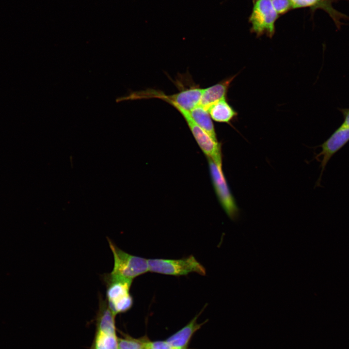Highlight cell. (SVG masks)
<instances>
[{
  "mask_svg": "<svg viewBox=\"0 0 349 349\" xmlns=\"http://www.w3.org/2000/svg\"><path fill=\"white\" fill-rule=\"evenodd\" d=\"M255 0V1H257V0Z\"/></svg>",
  "mask_w": 349,
  "mask_h": 349,
  "instance_id": "obj_22",
  "label": "cell"
},
{
  "mask_svg": "<svg viewBox=\"0 0 349 349\" xmlns=\"http://www.w3.org/2000/svg\"><path fill=\"white\" fill-rule=\"evenodd\" d=\"M149 271L173 276L186 275L195 272L205 275V267L193 255L180 259H147Z\"/></svg>",
  "mask_w": 349,
  "mask_h": 349,
  "instance_id": "obj_3",
  "label": "cell"
},
{
  "mask_svg": "<svg viewBox=\"0 0 349 349\" xmlns=\"http://www.w3.org/2000/svg\"><path fill=\"white\" fill-rule=\"evenodd\" d=\"M145 349H157L152 345L151 341H149L146 345Z\"/></svg>",
  "mask_w": 349,
  "mask_h": 349,
  "instance_id": "obj_19",
  "label": "cell"
},
{
  "mask_svg": "<svg viewBox=\"0 0 349 349\" xmlns=\"http://www.w3.org/2000/svg\"><path fill=\"white\" fill-rule=\"evenodd\" d=\"M106 287V300L108 304L116 316L129 310L133 304L130 293L132 280L112 275L110 273L101 276Z\"/></svg>",
  "mask_w": 349,
  "mask_h": 349,
  "instance_id": "obj_1",
  "label": "cell"
},
{
  "mask_svg": "<svg viewBox=\"0 0 349 349\" xmlns=\"http://www.w3.org/2000/svg\"><path fill=\"white\" fill-rule=\"evenodd\" d=\"M271 1L278 15L283 14L292 8L290 0H271Z\"/></svg>",
  "mask_w": 349,
  "mask_h": 349,
  "instance_id": "obj_16",
  "label": "cell"
},
{
  "mask_svg": "<svg viewBox=\"0 0 349 349\" xmlns=\"http://www.w3.org/2000/svg\"><path fill=\"white\" fill-rule=\"evenodd\" d=\"M91 349H118L116 334L96 331Z\"/></svg>",
  "mask_w": 349,
  "mask_h": 349,
  "instance_id": "obj_14",
  "label": "cell"
},
{
  "mask_svg": "<svg viewBox=\"0 0 349 349\" xmlns=\"http://www.w3.org/2000/svg\"><path fill=\"white\" fill-rule=\"evenodd\" d=\"M174 107L181 113L185 120L197 143L207 158L212 159L219 167L222 168L221 143L214 140L194 121L190 114V111L178 106Z\"/></svg>",
  "mask_w": 349,
  "mask_h": 349,
  "instance_id": "obj_5",
  "label": "cell"
},
{
  "mask_svg": "<svg viewBox=\"0 0 349 349\" xmlns=\"http://www.w3.org/2000/svg\"><path fill=\"white\" fill-rule=\"evenodd\" d=\"M99 305L95 320L96 331L116 334L115 315L110 308L106 299L101 294L98 295Z\"/></svg>",
  "mask_w": 349,
  "mask_h": 349,
  "instance_id": "obj_9",
  "label": "cell"
},
{
  "mask_svg": "<svg viewBox=\"0 0 349 349\" xmlns=\"http://www.w3.org/2000/svg\"><path fill=\"white\" fill-rule=\"evenodd\" d=\"M235 76L224 79L214 85L203 89L199 105L207 111L214 103L225 98L228 89Z\"/></svg>",
  "mask_w": 349,
  "mask_h": 349,
  "instance_id": "obj_10",
  "label": "cell"
},
{
  "mask_svg": "<svg viewBox=\"0 0 349 349\" xmlns=\"http://www.w3.org/2000/svg\"><path fill=\"white\" fill-rule=\"evenodd\" d=\"M149 341L146 337L135 338L124 334L123 338H118V349H145Z\"/></svg>",
  "mask_w": 349,
  "mask_h": 349,
  "instance_id": "obj_15",
  "label": "cell"
},
{
  "mask_svg": "<svg viewBox=\"0 0 349 349\" xmlns=\"http://www.w3.org/2000/svg\"><path fill=\"white\" fill-rule=\"evenodd\" d=\"M315 0L317 2V3H318L317 7H318L319 5L321 4V2L322 1V0Z\"/></svg>",
  "mask_w": 349,
  "mask_h": 349,
  "instance_id": "obj_20",
  "label": "cell"
},
{
  "mask_svg": "<svg viewBox=\"0 0 349 349\" xmlns=\"http://www.w3.org/2000/svg\"><path fill=\"white\" fill-rule=\"evenodd\" d=\"M278 15L271 0L256 1L249 18L252 32L257 36L266 34L272 37L275 32L274 24Z\"/></svg>",
  "mask_w": 349,
  "mask_h": 349,
  "instance_id": "obj_4",
  "label": "cell"
},
{
  "mask_svg": "<svg viewBox=\"0 0 349 349\" xmlns=\"http://www.w3.org/2000/svg\"><path fill=\"white\" fill-rule=\"evenodd\" d=\"M175 349H187V348H183Z\"/></svg>",
  "mask_w": 349,
  "mask_h": 349,
  "instance_id": "obj_21",
  "label": "cell"
},
{
  "mask_svg": "<svg viewBox=\"0 0 349 349\" xmlns=\"http://www.w3.org/2000/svg\"><path fill=\"white\" fill-rule=\"evenodd\" d=\"M110 248L113 256L114 264L110 273L114 276L132 280L149 271L147 259L131 255L119 248L108 237Z\"/></svg>",
  "mask_w": 349,
  "mask_h": 349,
  "instance_id": "obj_2",
  "label": "cell"
},
{
  "mask_svg": "<svg viewBox=\"0 0 349 349\" xmlns=\"http://www.w3.org/2000/svg\"><path fill=\"white\" fill-rule=\"evenodd\" d=\"M203 89L198 87H191L183 89L179 92L172 95L151 91L144 93L145 97H155L161 99L171 104L173 107L178 106L186 111H190L199 104Z\"/></svg>",
  "mask_w": 349,
  "mask_h": 349,
  "instance_id": "obj_8",
  "label": "cell"
},
{
  "mask_svg": "<svg viewBox=\"0 0 349 349\" xmlns=\"http://www.w3.org/2000/svg\"><path fill=\"white\" fill-rule=\"evenodd\" d=\"M199 315L196 316L188 324L166 340L174 349L187 348L193 334L205 323L198 324L197 322Z\"/></svg>",
  "mask_w": 349,
  "mask_h": 349,
  "instance_id": "obj_11",
  "label": "cell"
},
{
  "mask_svg": "<svg viewBox=\"0 0 349 349\" xmlns=\"http://www.w3.org/2000/svg\"><path fill=\"white\" fill-rule=\"evenodd\" d=\"M349 142V127L340 125L323 143L319 145L321 152L317 154L316 159L322 157L320 167L321 168L320 176L317 182L319 186L321 177L325 167L331 158Z\"/></svg>",
  "mask_w": 349,
  "mask_h": 349,
  "instance_id": "obj_7",
  "label": "cell"
},
{
  "mask_svg": "<svg viewBox=\"0 0 349 349\" xmlns=\"http://www.w3.org/2000/svg\"><path fill=\"white\" fill-rule=\"evenodd\" d=\"M151 343L157 349H174L166 341L151 342Z\"/></svg>",
  "mask_w": 349,
  "mask_h": 349,
  "instance_id": "obj_17",
  "label": "cell"
},
{
  "mask_svg": "<svg viewBox=\"0 0 349 349\" xmlns=\"http://www.w3.org/2000/svg\"><path fill=\"white\" fill-rule=\"evenodd\" d=\"M339 110L343 116L344 121L342 124L349 127V108L340 109Z\"/></svg>",
  "mask_w": 349,
  "mask_h": 349,
  "instance_id": "obj_18",
  "label": "cell"
},
{
  "mask_svg": "<svg viewBox=\"0 0 349 349\" xmlns=\"http://www.w3.org/2000/svg\"><path fill=\"white\" fill-rule=\"evenodd\" d=\"M207 111L211 118L218 122L229 123L237 115V112L227 103L225 98L212 104Z\"/></svg>",
  "mask_w": 349,
  "mask_h": 349,
  "instance_id": "obj_12",
  "label": "cell"
},
{
  "mask_svg": "<svg viewBox=\"0 0 349 349\" xmlns=\"http://www.w3.org/2000/svg\"><path fill=\"white\" fill-rule=\"evenodd\" d=\"M207 158L211 179L219 200L228 217L235 220L238 216V209L227 185L222 168L219 167L211 159Z\"/></svg>",
  "mask_w": 349,
  "mask_h": 349,
  "instance_id": "obj_6",
  "label": "cell"
},
{
  "mask_svg": "<svg viewBox=\"0 0 349 349\" xmlns=\"http://www.w3.org/2000/svg\"><path fill=\"white\" fill-rule=\"evenodd\" d=\"M194 121L215 141L218 142L214 126L208 111L198 105L190 111Z\"/></svg>",
  "mask_w": 349,
  "mask_h": 349,
  "instance_id": "obj_13",
  "label": "cell"
}]
</instances>
